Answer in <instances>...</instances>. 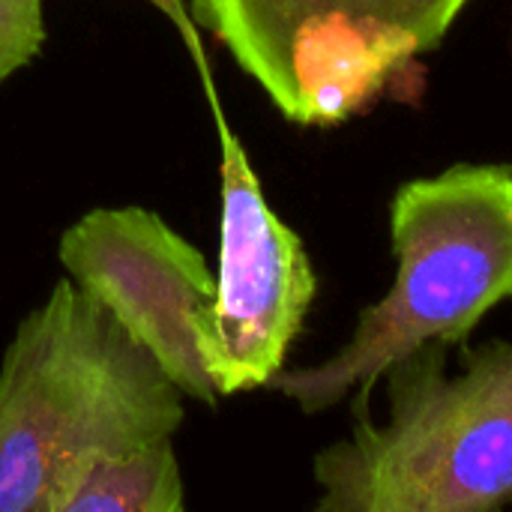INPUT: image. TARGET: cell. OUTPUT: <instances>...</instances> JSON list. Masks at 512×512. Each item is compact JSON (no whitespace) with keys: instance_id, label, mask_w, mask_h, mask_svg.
Listing matches in <instances>:
<instances>
[{"instance_id":"6da1fadb","label":"cell","mask_w":512,"mask_h":512,"mask_svg":"<svg viewBox=\"0 0 512 512\" xmlns=\"http://www.w3.org/2000/svg\"><path fill=\"white\" fill-rule=\"evenodd\" d=\"M186 396L69 276L0 357V512H60L99 459L174 438Z\"/></svg>"},{"instance_id":"7a4b0ae2","label":"cell","mask_w":512,"mask_h":512,"mask_svg":"<svg viewBox=\"0 0 512 512\" xmlns=\"http://www.w3.org/2000/svg\"><path fill=\"white\" fill-rule=\"evenodd\" d=\"M399 261L393 288L357 318L339 354L309 369H282L273 390L306 417L351 399L369 414L372 387L402 354L465 345L477 324L512 297V162H459L408 180L390 201Z\"/></svg>"},{"instance_id":"3957f363","label":"cell","mask_w":512,"mask_h":512,"mask_svg":"<svg viewBox=\"0 0 512 512\" xmlns=\"http://www.w3.org/2000/svg\"><path fill=\"white\" fill-rule=\"evenodd\" d=\"M426 342L384 369L390 417H354L315 456V512H498L512 507V342Z\"/></svg>"},{"instance_id":"277c9868","label":"cell","mask_w":512,"mask_h":512,"mask_svg":"<svg viewBox=\"0 0 512 512\" xmlns=\"http://www.w3.org/2000/svg\"><path fill=\"white\" fill-rule=\"evenodd\" d=\"M471 0H186L189 18L234 57L276 111L333 129L381 96L423 87L435 51Z\"/></svg>"},{"instance_id":"5b68a950","label":"cell","mask_w":512,"mask_h":512,"mask_svg":"<svg viewBox=\"0 0 512 512\" xmlns=\"http://www.w3.org/2000/svg\"><path fill=\"white\" fill-rule=\"evenodd\" d=\"M204 87L219 126V270L207 366L219 396L270 387L303 330L318 291L306 246L267 204L243 141L231 132L210 72Z\"/></svg>"},{"instance_id":"8992f818","label":"cell","mask_w":512,"mask_h":512,"mask_svg":"<svg viewBox=\"0 0 512 512\" xmlns=\"http://www.w3.org/2000/svg\"><path fill=\"white\" fill-rule=\"evenodd\" d=\"M57 258L186 399L210 408L222 399L207 366L216 273L156 210L96 207L60 234Z\"/></svg>"},{"instance_id":"52a82bcc","label":"cell","mask_w":512,"mask_h":512,"mask_svg":"<svg viewBox=\"0 0 512 512\" xmlns=\"http://www.w3.org/2000/svg\"><path fill=\"white\" fill-rule=\"evenodd\" d=\"M183 480L171 438L90 465L60 512H183Z\"/></svg>"},{"instance_id":"ba28073f","label":"cell","mask_w":512,"mask_h":512,"mask_svg":"<svg viewBox=\"0 0 512 512\" xmlns=\"http://www.w3.org/2000/svg\"><path fill=\"white\" fill-rule=\"evenodd\" d=\"M45 36V0H0V84L36 60Z\"/></svg>"},{"instance_id":"9c48e42d","label":"cell","mask_w":512,"mask_h":512,"mask_svg":"<svg viewBox=\"0 0 512 512\" xmlns=\"http://www.w3.org/2000/svg\"><path fill=\"white\" fill-rule=\"evenodd\" d=\"M156 9H162L186 36L192 33V18H189V9H186V0H150Z\"/></svg>"}]
</instances>
